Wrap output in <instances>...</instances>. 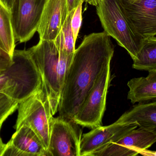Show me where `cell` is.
<instances>
[{
  "instance_id": "cell-1",
  "label": "cell",
  "mask_w": 156,
  "mask_h": 156,
  "mask_svg": "<svg viewBox=\"0 0 156 156\" xmlns=\"http://www.w3.org/2000/svg\"><path fill=\"white\" fill-rule=\"evenodd\" d=\"M114 53V46L105 32L85 36L76 49L68 70L58 106L59 116L73 120L98 77Z\"/></svg>"
},
{
  "instance_id": "cell-2",
  "label": "cell",
  "mask_w": 156,
  "mask_h": 156,
  "mask_svg": "<svg viewBox=\"0 0 156 156\" xmlns=\"http://www.w3.org/2000/svg\"><path fill=\"white\" fill-rule=\"evenodd\" d=\"M60 34L55 40L40 39L27 49L41 76L42 89L46 95L53 115L58 112L66 74L73 59L60 45Z\"/></svg>"
},
{
  "instance_id": "cell-3",
  "label": "cell",
  "mask_w": 156,
  "mask_h": 156,
  "mask_svg": "<svg viewBox=\"0 0 156 156\" xmlns=\"http://www.w3.org/2000/svg\"><path fill=\"white\" fill-rule=\"evenodd\" d=\"M12 60L0 73V92L20 103L42 88V79L28 50L15 49Z\"/></svg>"
},
{
  "instance_id": "cell-4",
  "label": "cell",
  "mask_w": 156,
  "mask_h": 156,
  "mask_svg": "<svg viewBox=\"0 0 156 156\" xmlns=\"http://www.w3.org/2000/svg\"><path fill=\"white\" fill-rule=\"evenodd\" d=\"M17 110V118L14 128L17 130L25 125L31 128L48 152L54 115L49 101L42 88L19 103Z\"/></svg>"
},
{
  "instance_id": "cell-5",
  "label": "cell",
  "mask_w": 156,
  "mask_h": 156,
  "mask_svg": "<svg viewBox=\"0 0 156 156\" xmlns=\"http://www.w3.org/2000/svg\"><path fill=\"white\" fill-rule=\"evenodd\" d=\"M96 6L104 31L125 49L133 60L145 40L131 30L116 0H100Z\"/></svg>"
},
{
  "instance_id": "cell-6",
  "label": "cell",
  "mask_w": 156,
  "mask_h": 156,
  "mask_svg": "<svg viewBox=\"0 0 156 156\" xmlns=\"http://www.w3.org/2000/svg\"><path fill=\"white\" fill-rule=\"evenodd\" d=\"M111 64L98 77L73 118L79 125L94 129L102 125L106 96L111 81Z\"/></svg>"
},
{
  "instance_id": "cell-7",
  "label": "cell",
  "mask_w": 156,
  "mask_h": 156,
  "mask_svg": "<svg viewBox=\"0 0 156 156\" xmlns=\"http://www.w3.org/2000/svg\"><path fill=\"white\" fill-rule=\"evenodd\" d=\"M47 0H15L10 9L16 42L29 41L37 31Z\"/></svg>"
},
{
  "instance_id": "cell-8",
  "label": "cell",
  "mask_w": 156,
  "mask_h": 156,
  "mask_svg": "<svg viewBox=\"0 0 156 156\" xmlns=\"http://www.w3.org/2000/svg\"><path fill=\"white\" fill-rule=\"evenodd\" d=\"M134 34L145 39L156 35V0H116Z\"/></svg>"
},
{
  "instance_id": "cell-9",
  "label": "cell",
  "mask_w": 156,
  "mask_h": 156,
  "mask_svg": "<svg viewBox=\"0 0 156 156\" xmlns=\"http://www.w3.org/2000/svg\"><path fill=\"white\" fill-rule=\"evenodd\" d=\"M78 125L73 120L54 117L47 156H80L82 132Z\"/></svg>"
},
{
  "instance_id": "cell-10",
  "label": "cell",
  "mask_w": 156,
  "mask_h": 156,
  "mask_svg": "<svg viewBox=\"0 0 156 156\" xmlns=\"http://www.w3.org/2000/svg\"><path fill=\"white\" fill-rule=\"evenodd\" d=\"M138 127L135 123L115 122L108 126H99L82 136L80 156H91L110 143L123 137Z\"/></svg>"
},
{
  "instance_id": "cell-11",
  "label": "cell",
  "mask_w": 156,
  "mask_h": 156,
  "mask_svg": "<svg viewBox=\"0 0 156 156\" xmlns=\"http://www.w3.org/2000/svg\"><path fill=\"white\" fill-rule=\"evenodd\" d=\"M68 13L67 0H47L37 31L40 39L55 40Z\"/></svg>"
},
{
  "instance_id": "cell-12",
  "label": "cell",
  "mask_w": 156,
  "mask_h": 156,
  "mask_svg": "<svg viewBox=\"0 0 156 156\" xmlns=\"http://www.w3.org/2000/svg\"><path fill=\"white\" fill-rule=\"evenodd\" d=\"M2 156H47V150L34 132L23 125L6 144Z\"/></svg>"
},
{
  "instance_id": "cell-13",
  "label": "cell",
  "mask_w": 156,
  "mask_h": 156,
  "mask_svg": "<svg viewBox=\"0 0 156 156\" xmlns=\"http://www.w3.org/2000/svg\"><path fill=\"white\" fill-rule=\"evenodd\" d=\"M116 122L135 123L156 134V100L138 103L124 113Z\"/></svg>"
},
{
  "instance_id": "cell-14",
  "label": "cell",
  "mask_w": 156,
  "mask_h": 156,
  "mask_svg": "<svg viewBox=\"0 0 156 156\" xmlns=\"http://www.w3.org/2000/svg\"><path fill=\"white\" fill-rule=\"evenodd\" d=\"M127 85V99L133 104L156 100V70L148 71L146 77L132 79Z\"/></svg>"
},
{
  "instance_id": "cell-15",
  "label": "cell",
  "mask_w": 156,
  "mask_h": 156,
  "mask_svg": "<svg viewBox=\"0 0 156 156\" xmlns=\"http://www.w3.org/2000/svg\"><path fill=\"white\" fill-rule=\"evenodd\" d=\"M15 43L10 10L0 1V51L12 59Z\"/></svg>"
},
{
  "instance_id": "cell-16",
  "label": "cell",
  "mask_w": 156,
  "mask_h": 156,
  "mask_svg": "<svg viewBox=\"0 0 156 156\" xmlns=\"http://www.w3.org/2000/svg\"><path fill=\"white\" fill-rule=\"evenodd\" d=\"M113 143L124 147L135 149L140 153L156 143V134L139 127V129H134Z\"/></svg>"
},
{
  "instance_id": "cell-17",
  "label": "cell",
  "mask_w": 156,
  "mask_h": 156,
  "mask_svg": "<svg viewBox=\"0 0 156 156\" xmlns=\"http://www.w3.org/2000/svg\"><path fill=\"white\" fill-rule=\"evenodd\" d=\"M133 68L139 71L156 70V36L145 39L140 51L133 60Z\"/></svg>"
},
{
  "instance_id": "cell-18",
  "label": "cell",
  "mask_w": 156,
  "mask_h": 156,
  "mask_svg": "<svg viewBox=\"0 0 156 156\" xmlns=\"http://www.w3.org/2000/svg\"><path fill=\"white\" fill-rule=\"evenodd\" d=\"M75 9L69 13L60 33V45L68 55H73L76 50V43L74 42L71 26V18Z\"/></svg>"
},
{
  "instance_id": "cell-19",
  "label": "cell",
  "mask_w": 156,
  "mask_h": 156,
  "mask_svg": "<svg viewBox=\"0 0 156 156\" xmlns=\"http://www.w3.org/2000/svg\"><path fill=\"white\" fill-rule=\"evenodd\" d=\"M19 103L0 92V129L4 122L18 108Z\"/></svg>"
},
{
  "instance_id": "cell-20",
  "label": "cell",
  "mask_w": 156,
  "mask_h": 156,
  "mask_svg": "<svg viewBox=\"0 0 156 156\" xmlns=\"http://www.w3.org/2000/svg\"><path fill=\"white\" fill-rule=\"evenodd\" d=\"M83 2L82 1L75 9V12L71 18V26L74 37V42L76 43L79 34V31L81 26L82 21V4Z\"/></svg>"
},
{
  "instance_id": "cell-21",
  "label": "cell",
  "mask_w": 156,
  "mask_h": 156,
  "mask_svg": "<svg viewBox=\"0 0 156 156\" xmlns=\"http://www.w3.org/2000/svg\"><path fill=\"white\" fill-rule=\"evenodd\" d=\"M12 62V59L0 51V73L5 71Z\"/></svg>"
},
{
  "instance_id": "cell-22",
  "label": "cell",
  "mask_w": 156,
  "mask_h": 156,
  "mask_svg": "<svg viewBox=\"0 0 156 156\" xmlns=\"http://www.w3.org/2000/svg\"><path fill=\"white\" fill-rule=\"evenodd\" d=\"M67 1L69 13L76 8L81 2L83 1L84 2L83 0H67Z\"/></svg>"
},
{
  "instance_id": "cell-23",
  "label": "cell",
  "mask_w": 156,
  "mask_h": 156,
  "mask_svg": "<svg viewBox=\"0 0 156 156\" xmlns=\"http://www.w3.org/2000/svg\"><path fill=\"white\" fill-rule=\"evenodd\" d=\"M15 0H0L1 2L10 10Z\"/></svg>"
},
{
  "instance_id": "cell-24",
  "label": "cell",
  "mask_w": 156,
  "mask_h": 156,
  "mask_svg": "<svg viewBox=\"0 0 156 156\" xmlns=\"http://www.w3.org/2000/svg\"><path fill=\"white\" fill-rule=\"evenodd\" d=\"M139 154L144 156H156V151H147L145 150L140 152Z\"/></svg>"
},
{
  "instance_id": "cell-25",
  "label": "cell",
  "mask_w": 156,
  "mask_h": 156,
  "mask_svg": "<svg viewBox=\"0 0 156 156\" xmlns=\"http://www.w3.org/2000/svg\"><path fill=\"white\" fill-rule=\"evenodd\" d=\"M6 144L4 143L0 136V156H2L6 148Z\"/></svg>"
},
{
  "instance_id": "cell-26",
  "label": "cell",
  "mask_w": 156,
  "mask_h": 156,
  "mask_svg": "<svg viewBox=\"0 0 156 156\" xmlns=\"http://www.w3.org/2000/svg\"><path fill=\"white\" fill-rule=\"evenodd\" d=\"M84 2L88 3L89 4L96 6L100 2V0H83Z\"/></svg>"
}]
</instances>
